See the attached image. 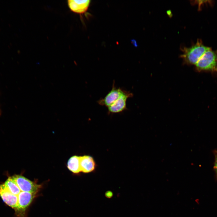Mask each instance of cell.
<instances>
[{
	"label": "cell",
	"instance_id": "9c48e42d",
	"mask_svg": "<svg viewBox=\"0 0 217 217\" xmlns=\"http://www.w3.org/2000/svg\"><path fill=\"white\" fill-rule=\"evenodd\" d=\"M80 164L81 171L85 173L93 171L96 166L94 159L89 155L80 157Z\"/></svg>",
	"mask_w": 217,
	"mask_h": 217
},
{
	"label": "cell",
	"instance_id": "30bf717a",
	"mask_svg": "<svg viewBox=\"0 0 217 217\" xmlns=\"http://www.w3.org/2000/svg\"><path fill=\"white\" fill-rule=\"evenodd\" d=\"M80 157L74 156L71 157L67 163L68 168L73 173L78 174L81 171Z\"/></svg>",
	"mask_w": 217,
	"mask_h": 217
},
{
	"label": "cell",
	"instance_id": "277c9868",
	"mask_svg": "<svg viewBox=\"0 0 217 217\" xmlns=\"http://www.w3.org/2000/svg\"><path fill=\"white\" fill-rule=\"evenodd\" d=\"M21 191L36 193L41 185L32 181L25 177L19 175L11 177Z\"/></svg>",
	"mask_w": 217,
	"mask_h": 217
},
{
	"label": "cell",
	"instance_id": "52a82bcc",
	"mask_svg": "<svg viewBox=\"0 0 217 217\" xmlns=\"http://www.w3.org/2000/svg\"><path fill=\"white\" fill-rule=\"evenodd\" d=\"M0 197L7 205L15 209L17 207L18 197L10 192L3 184L0 185Z\"/></svg>",
	"mask_w": 217,
	"mask_h": 217
},
{
	"label": "cell",
	"instance_id": "6da1fadb",
	"mask_svg": "<svg viewBox=\"0 0 217 217\" xmlns=\"http://www.w3.org/2000/svg\"><path fill=\"white\" fill-rule=\"evenodd\" d=\"M183 54L181 55L184 62L189 64H195L207 51L211 49L205 46L202 40L198 39L196 43L190 47L181 48Z\"/></svg>",
	"mask_w": 217,
	"mask_h": 217
},
{
	"label": "cell",
	"instance_id": "8fae6325",
	"mask_svg": "<svg viewBox=\"0 0 217 217\" xmlns=\"http://www.w3.org/2000/svg\"><path fill=\"white\" fill-rule=\"evenodd\" d=\"M8 190L12 194L18 196L21 192L19 188L12 177H9L4 184Z\"/></svg>",
	"mask_w": 217,
	"mask_h": 217
},
{
	"label": "cell",
	"instance_id": "5b68a950",
	"mask_svg": "<svg viewBox=\"0 0 217 217\" xmlns=\"http://www.w3.org/2000/svg\"><path fill=\"white\" fill-rule=\"evenodd\" d=\"M114 80L111 90L103 98L97 101V103L102 106L107 107L110 106L118 99L125 92L126 90L120 88H117L115 85Z\"/></svg>",
	"mask_w": 217,
	"mask_h": 217
},
{
	"label": "cell",
	"instance_id": "7a4b0ae2",
	"mask_svg": "<svg viewBox=\"0 0 217 217\" xmlns=\"http://www.w3.org/2000/svg\"><path fill=\"white\" fill-rule=\"evenodd\" d=\"M199 72L217 73V50L211 49L206 52L195 64Z\"/></svg>",
	"mask_w": 217,
	"mask_h": 217
},
{
	"label": "cell",
	"instance_id": "4fadbf2b",
	"mask_svg": "<svg viewBox=\"0 0 217 217\" xmlns=\"http://www.w3.org/2000/svg\"><path fill=\"white\" fill-rule=\"evenodd\" d=\"M113 192L110 190L107 191L105 193V196L106 198H110L113 196Z\"/></svg>",
	"mask_w": 217,
	"mask_h": 217
},
{
	"label": "cell",
	"instance_id": "3957f363",
	"mask_svg": "<svg viewBox=\"0 0 217 217\" xmlns=\"http://www.w3.org/2000/svg\"><path fill=\"white\" fill-rule=\"evenodd\" d=\"M36 193L21 191L17 196V204L14 209L19 216L24 215L27 208L32 202Z\"/></svg>",
	"mask_w": 217,
	"mask_h": 217
},
{
	"label": "cell",
	"instance_id": "8992f818",
	"mask_svg": "<svg viewBox=\"0 0 217 217\" xmlns=\"http://www.w3.org/2000/svg\"><path fill=\"white\" fill-rule=\"evenodd\" d=\"M133 96V94L126 90L124 94L110 106L107 107L109 114L118 113L127 109L126 102L129 98Z\"/></svg>",
	"mask_w": 217,
	"mask_h": 217
},
{
	"label": "cell",
	"instance_id": "ba28073f",
	"mask_svg": "<svg viewBox=\"0 0 217 217\" xmlns=\"http://www.w3.org/2000/svg\"><path fill=\"white\" fill-rule=\"evenodd\" d=\"M90 1L69 0L68 1V6L73 12L78 14L86 12L88 9Z\"/></svg>",
	"mask_w": 217,
	"mask_h": 217
},
{
	"label": "cell",
	"instance_id": "7c38bea8",
	"mask_svg": "<svg viewBox=\"0 0 217 217\" xmlns=\"http://www.w3.org/2000/svg\"><path fill=\"white\" fill-rule=\"evenodd\" d=\"M213 153L215 156V162L213 169L215 174L216 178L217 179V150H214Z\"/></svg>",
	"mask_w": 217,
	"mask_h": 217
}]
</instances>
